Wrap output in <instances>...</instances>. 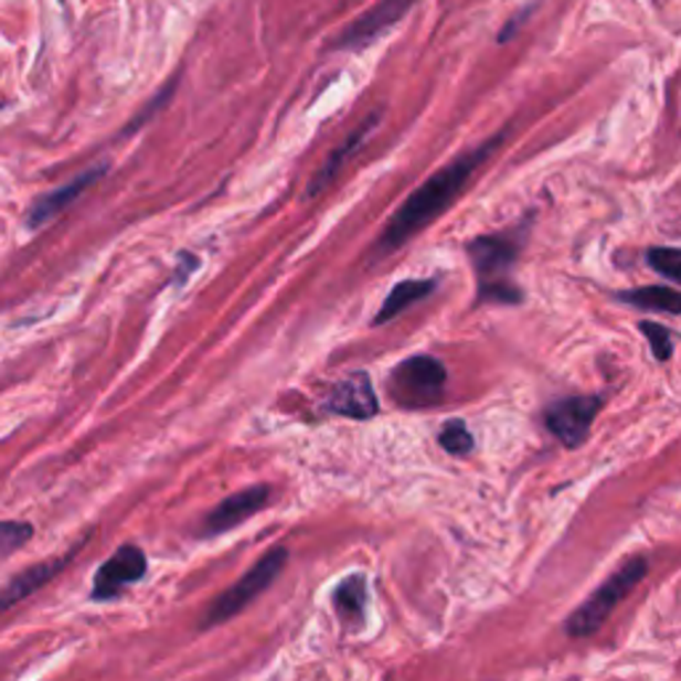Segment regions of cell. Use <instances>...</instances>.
<instances>
[{"mask_svg":"<svg viewBox=\"0 0 681 681\" xmlns=\"http://www.w3.org/2000/svg\"><path fill=\"white\" fill-rule=\"evenodd\" d=\"M620 298L647 311H666V315H679L681 311L679 290L663 288V285H647V288L628 290V294H620Z\"/></svg>","mask_w":681,"mask_h":681,"instance_id":"16","label":"cell"},{"mask_svg":"<svg viewBox=\"0 0 681 681\" xmlns=\"http://www.w3.org/2000/svg\"><path fill=\"white\" fill-rule=\"evenodd\" d=\"M602 411L599 397H567L554 402L546 413V426L564 447H578L592 432L596 413Z\"/></svg>","mask_w":681,"mask_h":681,"instance_id":"7","label":"cell"},{"mask_svg":"<svg viewBox=\"0 0 681 681\" xmlns=\"http://www.w3.org/2000/svg\"><path fill=\"white\" fill-rule=\"evenodd\" d=\"M503 136L506 131L490 136V141L471 149V152L460 155L458 160H453L450 166L443 168V171H437L432 179H426L424 184L405 200V205L394 213L386 232L379 237V243H375V256H389V253L402 248L405 240H411L415 232L429 226L432 219H437L445 208H450L453 200L464 192V187L469 184L471 177H475L477 168L496 152L498 145L503 141Z\"/></svg>","mask_w":681,"mask_h":681,"instance_id":"1","label":"cell"},{"mask_svg":"<svg viewBox=\"0 0 681 681\" xmlns=\"http://www.w3.org/2000/svg\"><path fill=\"white\" fill-rule=\"evenodd\" d=\"M413 3L415 0H381L379 6H373L368 14H362L357 22H352L341 32L339 45H343V49H362V45L373 43L375 38L384 35L392 24H397Z\"/></svg>","mask_w":681,"mask_h":681,"instance_id":"8","label":"cell"},{"mask_svg":"<svg viewBox=\"0 0 681 681\" xmlns=\"http://www.w3.org/2000/svg\"><path fill=\"white\" fill-rule=\"evenodd\" d=\"M73 556H75V551H70V554L62 556V560L32 564V567L22 570V573L14 575V578L6 583V586H0V615L9 613L11 607H17L19 602H24L28 596H32L35 592H41L45 583L54 581L56 573H62V570L67 567Z\"/></svg>","mask_w":681,"mask_h":681,"instance_id":"11","label":"cell"},{"mask_svg":"<svg viewBox=\"0 0 681 681\" xmlns=\"http://www.w3.org/2000/svg\"><path fill=\"white\" fill-rule=\"evenodd\" d=\"M379 126V115H371V118L365 120V126H360L357 128V131L349 136L347 141H343V147H339L336 149L333 155H330V158L326 160V166L320 168V171H317V177H315V181H311V187H309V194H315V192H320V190H326V187L330 184V181L336 179V173H339V168L347 163V158L349 155L354 152L357 147L362 145V141H365V136L373 131V128Z\"/></svg>","mask_w":681,"mask_h":681,"instance_id":"13","label":"cell"},{"mask_svg":"<svg viewBox=\"0 0 681 681\" xmlns=\"http://www.w3.org/2000/svg\"><path fill=\"white\" fill-rule=\"evenodd\" d=\"M147 573V556L139 546H120L107 562L96 570L91 599L107 602L126 592L128 586L139 583Z\"/></svg>","mask_w":681,"mask_h":681,"instance_id":"6","label":"cell"},{"mask_svg":"<svg viewBox=\"0 0 681 681\" xmlns=\"http://www.w3.org/2000/svg\"><path fill=\"white\" fill-rule=\"evenodd\" d=\"M285 562H288V551L285 549H275L269 551L267 556H264L262 562L256 564V567H251L248 573L240 578L235 586L226 588V592L219 596L216 602H213L211 607H208L203 626H219V623L235 618L237 613H243L245 607L251 605L253 599H256L258 594H264L272 583L277 581V575L283 573Z\"/></svg>","mask_w":681,"mask_h":681,"instance_id":"5","label":"cell"},{"mask_svg":"<svg viewBox=\"0 0 681 681\" xmlns=\"http://www.w3.org/2000/svg\"><path fill=\"white\" fill-rule=\"evenodd\" d=\"M647 262L655 272L668 277L671 283L681 280V251L679 248H652L647 253Z\"/></svg>","mask_w":681,"mask_h":681,"instance_id":"19","label":"cell"},{"mask_svg":"<svg viewBox=\"0 0 681 681\" xmlns=\"http://www.w3.org/2000/svg\"><path fill=\"white\" fill-rule=\"evenodd\" d=\"M102 173H104V168H96V171L86 173V177L75 179L73 184L62 187V190H56L54 194H49V198H43L41 203L35 205V211H32L30 222H32V224H43L45 219H51V216H54V213H60L62 208H67L70 203H73V200L77 198V194H81V192H86L88 187L94 184V181L102 177Z\"/></svg>","mask_w":681,"mask_h":681,"instance_id":"15","label":"cell"},{"mask_svg":"<svg viewBox=\"0 0 681 681\" xmlns=\"http://www.w3.org/2000/svg\"><path fill=\"white\" fill-rule=\"evenodd\" d=\"M447 371L429 354H415L400 362L389 379V394L402 407H432L443 400Z\"/></svg>","mask_w":681,"mask_h":681,"instance_id":"4","label":"cell"},{"mask_svg":"<svg viewBox=\"0 0 681 681\" xmlns=\"http://www.w3.org/2000/svg\"><path fill=\"white\" fill-rule=\"evenodd\" d=\"M328 411L357 421L373 418V415L379 413V397H375L371 375L357 371L339 381L328 397Z\"/></svg>","mask_w":681,"mask_h":681,"instance_id":"9","label":"cell"},{"mask_svg":"<svg viewBox=\"0 0 681 681\" xmlns=\"http://www.w3.org/2000/svg\"><path fill=\"white\" fill-rule=\"evenodd\" d=\"M439 445H443L450 456H469L471 447H475V437L466 429L464 421H450V424H445V429L439 432Z\"/></svg>","mask_w":681,"mask_h":681,"instance_id":"17","label":"cell"},{"mask_svg":"<svg viewBox=\"0 0 681 681\" xmlns=\"http://www.w3.org/2000/svg\"><path fill=\"white\" fill-rule=\"evenodd\" d=\"M269 503V488L267 485H258V488H248L237 496H230L222 501L216 509L211 511L205 519V533H226V530L237 528L245 519L264 509Z\"/></svg>","mask_w":681,"mask_h":681,"instance_id":"10","label":"cell"},{"mask_svg":"<svg viewBox=\"0 0 681 681\" xmlns=\"http://www.w3.org/2000/svg\"><path fill=\"white\" fill-rule=\"evenodd\" d=\"M471 262H475L479 275V296L485 301H501V304H517L522 301V294L506 280V272L511 269L517 256V243L511 237L490 235L477 237L475 243L466 245Z\"/></svg>","mask_w":681,"mask_h":681,"instance_id":"3","label":"cell"},{"mask_svg":"<svg viewBox=\"0 0 681 681\" xmlns=\"http://www.w3.org/2000/svg\"><path fill=\"white\" fill-rule=\"evenodd\" d=\"M434 280H405V283H397L392 288V294L386 296V301L381 304L379 315H375L373 326H384V322H392L394 317L402 315L405 309H411L413 304H418L421 298L432 296L434 290Z\"/></svg>","mask_w":681,"mask_h":681,"instance_id":"12","label":"cell"},{"mask_svg":"<svg viewBox=\"0 0 681 681\" xmlns=\"http://www.w3.org/2000/svg\"><path fill=\"white\" fill-rule=\"evenodd\" d=\"M645 573H647V560H641V556H634V560H628L620 570H615V573L609 575V578L602 583V586L596 588V592L588 596L573 615H570L567 626H564L570 637L586 639L599 631V628L605 626V620L609 618V613H613V609L626 599V594L645 578Z\"/></svg>","mask_w":681,"mask_h":681,"instance_id":"2","label":"cell"},{"mask_svg":"<svg viewBox=\"0 0 681 681\" xmlns=\"http://www.w3.org/2000/svg\"><path fill=\"white\" fill-rule=\"evenodd\" d=\"M641 333L647 336L652 343V352L658 360H671L673 354V336L671 330L663 328V326H655V322H641Z\"/></svg>","mask_w":681,"mask_h":681,"instance_id":"20","label":"cell"},{"mask_svg":"<svg viewBox=\"0 0 681 681\" xmlns=\"http://www.w3.org/2000/svg\"><path fill=\"white\" fill-rule=\"evenodd\" d=\"M35 530L30 522H19V519H3L0 522V554H11V551L22 549L24 543L32 541Z\"/></svg>","mask_w":681,"mask_h":681,"instance_id":"18","label":"cell"},{"mask_svg":"<svg viewBox=\"0 0 681 681\" xmlns=\"http://www.w3.org/2000/svg\"><path fill=\"white\" fill-rule=\"evenodd\" d=\"M333 605H336V613H339V618L343 623H349V626H357V623L362 620V615H365V605H368V583H365V578H362V575H349V578L343 581L339 588H336Z\"/></svg>","mask_w":681,"mask_h":681,"instance_id":"14","label":"cell"}]
</instances>
